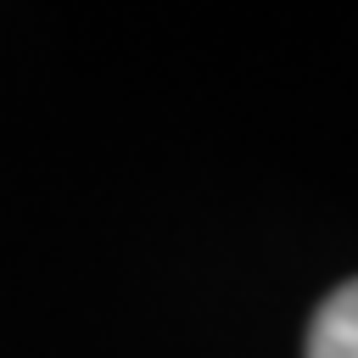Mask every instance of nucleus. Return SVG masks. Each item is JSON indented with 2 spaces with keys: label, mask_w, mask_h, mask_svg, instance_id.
<instances>
[{
  "label": "nucleus",
  "mask_w": 358,
  "mask_h": 358,
  "mask_svg": "<svg viewBox=\"0 0 358 358\" xmlns=\"http://www.w3.org/2000/svg\"><path fill=\"white\" fill-rule=\"evenodd\" d=\"M308 358H358V280L336 285L308 330Z\"/></svg>",
  "instance_id": "f257e3e1"
}]
</instances>
